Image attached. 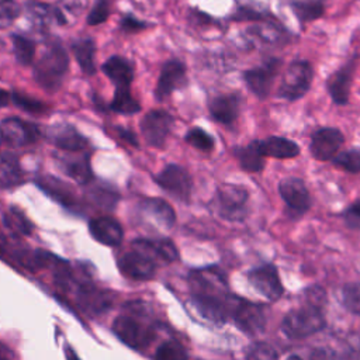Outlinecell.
Masks as SVG:
<instances>
[{
    "label": "cell",
    "mask_w": 360,
    "mask_h": 360,
    "mask_svg": "<svg viewBox=\"0 0 360 360\" xmlns=\"http://www.w3.org/2000/svg\"><path fill=\"white\" fill-rule=\"evenodd\" d=\"M69 69V58L59 42L49 44L35 63L34 77L46 90H56Z\"/></svg>",
    "instance_id": "cell-1"
},
{
    "label": "cell",
    "mask_w": 360,
    "mask_h": 360,
    "mask_svg": "<svg viewBox=\"0 0 360 360\" xmlns=\"http://www.w3.org/2000/svg\"><path fill=\"white\" fill-rule=\"evenodd\" d=\"M314 80V68L309 60L295 59L288 63L281 84L277 90V97L287 101L302 98L311 89Z\"/></svg>",
    "instance_id": "cell-2"
},
{
    "label": "cell",
    "mask_w": 360,
    "mask_h": 360,
    "mask_svg": "<svg viewBox=\"0 0 360 360\" xmlns=\"http://www.w3.org/2000/svg\"><path fill=\"white\" fill-rule=\"evenodd\" d=\"M249 191L240 184H219L214 195L217 214L226 221H242L248 215Z\"/></svg>",
    "instance_id": "cell-3"
},
{
    "label": "cell",
    "mask_w": 360,
    "mask_h": 360,
    "mask_svg": "<svg viewBox=\"0 0 360 360\" xmlns=\"http://www.w3.org/2000/svg\"><path fill=\"white\" fill-rule=\"evenodd\" d=\"M325 326V318L319 308L307 305L290 311L281 321V330L290 339H302L319 332Z\"/></svg>",
    "instance_id": "cell-4"
},
{
    "label": "cell",
    "mask_w": 360,
    "mask_h": 360,
    "mask_svg": "<svg viewBox=\"0 0 360 360\" xmlns=\"http://www.w3.org/2000/svg\"><path fill=\"white\" fill-rule=\"evenodd\" d=\"M156 184L167 194L181 202H190L193 193V179L186 167L177 163H167L153 176Z\"/></svg>",
    "instance_id": "cell-5"
},
{
    "label": "cell",
    "mask_w": 360,
    "mask_h": 360,
    "mask_svg": "<svg viewBox=\"0 0 360 360\" xmlns=\"http://www.w3.org/2000/svg\"><path fill=\"white\" fill-rule=\"evenodd\" d=\"M190 285L193 295L215 300H226L231 295L228 294L226 277L217 267L195 269L190 274Z\"/></svg>",
    "instance_id": "cell-6"
},
{
    "label": "cell",
    "mask_w": 360,
    "mask_h": 360,
    "mask_svg": "<svg viewBox=\"0 0 360 360\" xmlns=\"http://www.w3.org/2000/svg\"><path fill=\"white\" fill-rule=\"evenodd\" d=\"M280 68H281V59L267 58L266 60H263L262 65L246 69L242 73V79L250 93H253L257 98L264 100L271 93V89L276 77L278 76Z\"/></svg>",
    "instance_id": "cell-7"
},
{
    "label": "cell",
    "mask_w": 360,
    "mask_h": 360,
    "mask_svg": "<svg viewBox=\"0 0 360 360\" xmlns=\"http://www.w3.org/2000/svg\"><path fill=\"white\" fill-rule=\"evenodd\" d=\"M174 118L165 110H150L139 122L141 134L145 142L156 149H162L172 132Z\"/></svg>",
    "instance_id": "cell-8"
},
{
    "label": "cell",
    "mask_w": 360,
    "mask_h": 360,
    "mask_svg": "<svg viewBox=\"0 0 360 360\" xmlns=\"http://www.w3.org/2000/svg\"><path fill=\"white\" fill-rule=\"evenodd\" d=\"M345 145V135L336 127L316 128L309 138V153L319 162H330Z\"/></svg>",
    "instance_id": "cell-9"
},
{
    "label": "cell",
    "mask_w": 360,
    "mask_h": 360,
    "mask_svg": "<svg viewBox=\"0 0 360 360\" xmlns=\"http://www.w3.org/2000/svg\"><path fill=\"white\" fill-rule=\"evenodd\" d=\"M278 194L291 217L298 218L311 208V194L305 181L297 176H287L278 183Z\"/></svg>",
    "instance_id": "cell-10"
},
{
    "label": "cell",
    "mask_w": 360,
    "mask_h": 360,
    "mask_svg": "<svg viewBox=\"0 0 360 360\" xmlns=\"http://www.w3.org/2000/svg\"><path fill=\"white\" fill-rule=\"evenodd\" d=\"M112 332L132 349H143L153 339V330L132 315H120L114 319Z\"/></svg>",
    "instance_id": "cell-11"
},
{
    "label": "cell",
    "mask_w": 360,
    "mask_h": 360,
    "mask_svg": "<svg viewBox=\"0 0 360 360\" xmlns=\"http://www.w3.org/2000/svg\"><path fill=\"white\" fill-rule=\"evenodd\" d=\"M187 86V69L180 59H169L163 63L156 87L155 98L158 101L166 100L173 91Z\"/></svg>",
    "instance_id": "cell-12"
},
{
    "label": "cell",
    "mask_w": 360,
    "mask_h": 360,
    "mask_svg": "<svg viewBox=\"0 0 360 360\" xmlns=\"http://www.w3.org/2000/svg\"><path fill=\"white\" fill-rule=\"evenodd\" d=\"M356 65L357 58L354 56L343 65H340L326 79V90L336 105H346L349 103Z\"/></svg>",
    "instance_id": "cell-13"
},
{
    "label": "cell",
    "mask_w": 360,
    "mask_h": 360,
    "mask_svg": "<svg viewBox=\"0 0 360 360\" xmlns=\"http://www.w3.org/2000/svg\"><path fill=\"white\" fill-rule=\"evenodd\" d=\"M207 108L215 122L231 127L240 115L242 98L238 93L217 94L207 101Z\"/></svg>",
    "instance_id": "cell-14"
},
{
    "label": "cell",
    "mask_w": 360,
    "mask_h": 360,
    "mask_svg": "<svg viewBox=\"0 0 360 360\" xmlns=\"http://www.w3.org/2000/svg\"><path fill=\"white\" fill-rule=\"evenodd\" d=\"M0 132L3 141L13 148L34 143L39 136V131L34 124L22 121L17 117H8L3 120L0 124Z\"/></svg>",
    "instance_id": "cell-15"
},
{
    "label": "cell",
    "mask_w": 360,
    "mask_h": 360,
    "mask_svg": "<svg viewBox=\"0 0 360 360\" xmlns=\"http://www.w3.org/2000/svg\"><path fill=\"white\" fill-rule=\"evenodd\" d=\"M249 283L264 298L274 301L283 294V285L277 269L271 264H264L249 271Z\"/></svg>",
    "instance_id": "cell-16"
},
{
    "label": "cell",
    "mask_w": 360,
    "mask_h": 360,
    "mask_svg": "<svg viewBox=\"0 0 360 360\" xmlns=\"http://www.w3.org/2000/svg\"><path fill=\"white\" fill-rule=\"evenodd\" d=\"M118 269L125 277L143 281L155 276L156 263L141 252L131 250L118 259Z\"/></svg>",
    "instance_id": "cell-17"
},
{
    "label": "cell",
    "mask_w": 360,
    "mask_h": 360,
    "mask_svg": "<svg viewBox=\"0 0 360 360\" xmlns=\"http://www.w3.org/2000/svg\"><path fill=\"white\" fill-rule=\"evenodd\" d=\"M232 316L236 325L246 333H257L266 323L264 312L260 305L238 298L232 308Z\"/></svg>",
    "instance_id": "cell-18"
},
{
    "label": "cell",
    "mask_w": 360,
    "mask_h": 360,
    "mask_svg": "<svg viewBox=\"0 0 360 360\" xmlns=\"http://www.w3.org/2000/svg\"><path fill=\"white\" fill-rule=\"evenodd\" d=\"M132 248L136 252L148 256L150 260L158 263H170L179 257V252L170 239H135Z\"/></svg>",
    "instance_id": "cell-19"
},
{
    "label": "cell",
    "mask_w": 360,
    "mask_h": 360,
    "mask_svg": "<svg viewBox=\"0 0 360 360\" xmlns=\"http://www.w3.org/2000/svg\"><path fill=\"white\" fill-rule=\"evenodd\" d=\"M256 145L264 158H274L280 160L292 159L301 152V148L292 139L277 135L267 136L264 139H256Z\"/></svg>",
    "instance_id": "cell-20"
},
{
    "label": "cell",
    "mask_w": 360,
    "mask_h": 360,
    "mask_svg": "<svg viewBox=\"0 0 360 360\" xmlns=\"http://www.w3.org/2000/svg\"><path fill=\"white\" fill-rule=\"evenodd\" d=\"M89 232L93 239L107 246H118L124 238L122 226L111 217H98L91 219L89 222Z\"/></svg>",
    "instance_id": "cell-21"
},
{
    "label": "cell",
    "mask_w": 360,
    "mask_h": 360,
    "mask_svg": "<svg viewBox=\"0 0 360 360\" xmlns=\"http://www.w3.org/2000/svg\"><path fill=\"white\" fill-rule=\"evenodd\" d=\"M103 72L115 84L117 89H131L134 80V66L122 56H111L103 65Z\"/></svg>",
    "instance_id": "cell-22"
},
{
    "label": "cell",
    "mask_w": 360,
    "mask_h": 360,
    "mask_svg": "<svg viewBox=\"0 0 360 360\" xmlns=\"http://www.w3.org/2000/svg\"><path fill=\"white\" fill-rule=\"evenodd\" d=\"M139 208L146 217L152 218L158 225L166 229H170L176 222L174 210L163 198H158V197L143 198L139 202Z\"/></svg>",
    "instance_id": "cell-23"
},
{
    "label": "cell",
    "mask_w": 360,
    "mask_h": 360,
    "mask_svg": "<svg viewBox=\"0 0 360 360\" xmlns=\"http://www.w3.org/2000/svg\"><path fill=\"white\" fill-rule=\"evenodd\" d=\"M239 167L248 173H260L266 166V158L259 152L256 139L248 145H235L231 149Z\"/></svg>",
    "instance_id": "cell-24"
},
{
    "label": "cell",
    "mask_w": 360,
    "mask_h": 360,
    "mask_svg": "<svg viewBox=\"0 0 360 360\" xmlns=\"http://www.w3.org/2000/svg\"><path fill=\"white\" fill-rule=\"evenodd\" d=\"M52 142L65 152H79L87 146V139L72 125H58L52 131Z\"/></svg>",
    "instance_id": "cell-25"
},
{
    "label": "cell",
    "mask_w": 360,
    "mask_h": 360,
    "mask_svg": "<svg viewBox=\"0 0 360 360\" xmlns=\"http://www.w3.org/2000/svg\"><path fill=\"white\" fill-rule=\"evenodd\" d=\"M77 301L84 309L94 312V314L104 312L111 305L110 294H107L93 285H89V284L79 285Z\"/></svg>",
    "instance_id": "cell-26"
},
{
    "label": "cell",
    "mask_w": 360,
    "mask_h": 360,
    "mask_svg": "<svg viewBox=\"0 0 360 360\" xmlns=\"http://www.w3.org/2000/svg\"><path fill=\"white\" fill-rule=\"evenodd\" d=\"M62 170L80 184H87L91 180V167L89 162V155L66 156L60 159Z\"/></svg>",
    "instance_id": "cell-27"
},
{
    "label": "cell",
    "mask_w": 360,
    "mask_h": 360,
    "mask_svg": "<svg viewBox=\"0 0 360 360\" xmlns=\"http://www.w3.org/2000/svg\"><path fill=\"white\" fill-rule=\"evenodd\" d=\"M22 181L18 159L8 152L0 153V188L15 187Z\"/></svg>",
    "instance_id": "cell-28"
},
{
    "label": "cell",
    "mask_w": 360,
    "mask_h": 360,
    "mask_svg": "<svg viewBox=\"0 0 360 360\" xmlns=\"http://www.w3.org/2000/svg\"><path fill=\"white\" fill-rule=\"evenodd\" d=\"M37 183L46 194H49L52 198H55L60 204L66 207H72L75 204V194L72 188L63 181H60L59 179L44 176V177H39Z\"/></svg>",
    "instance_id": "cell-29"
},
{
    "label": "cell",
    "mask_w": 360,
    "mask_h": 360,
    "mask_svg": "<svg viewBox=\"0 0 360 360\" xmlns=\"http://www.w3.org/2000/svg\"><path fill=\"white\" fill-rule=\"evenodd\" d=\"M290 8L297 17V20L305 25L321 18L325 14V1L323 0H292Z\"/></svg>",
    "instance_id": "cell-30"
},
{
    "label": "cell",
    "mask_w": 360,
    "mask_h": 360,
    "mask_svg": "<svg viewBox=\"0 0 360 360\" xmlns=\"http://www.w3.org/2000/svg\"><path fill=\"white\" fill-rule=\"evenodd\" d=\"M73 53L76 56L79 66L86 75H93L96 72V63H94L96 46L91 38L77 39L73 44Z\"/></svg>",
    "instance_id": "cell-31"
},
{
    "label": "cell",
    "mask_w": 360,
    "mask_h": 360,
    "mask_svg": "<svg viewBox=\"0 0 360 360\" xmlns=\"http://www.w3.org/2000/svg\"><path fill=\"white\" fill-rule=\"evenodd\" d=\"M110 107L112 111L125 115L136 114L141 111V104L131 94V89H117Z\"/></svg>",
    "instance_id": "cell-32"
},
{
    "label": "cell",
    "mask_w": 360,
    "mask_h": 360,
    "mask_svg": "<svg viewBox=\"0 0 360 360\" xmlns=\"http://www.w3.org/2000/svg\"><path fill=\"white\" fill-rule=\"evenodd\" d=\"M4 225L15 235L20 236H27L32 232V224L31 221L25 217V214L15 208V207H10L6 214H4Z\"/></svg>",
    "instance_id": "cell-33"
},
{
    "label": "cell",
    "mask_w": 360,
    "mask_h": 360,
    "mask_svg": "<svg viewBox=\"0 0 360 360\" xmlns=\"http://www.w3.org/2000/svg\"><path fill=\"white\" fill-rule=\"evenodd\" d=\"M330 162L350 174H357L360 173V148L340 150Z\"/></svg>",
    "instance_id": "cell-34"
},
{
    "label": "cell",
    "mask_w": 360,
    "mask_h": 360,
    "mask_svg": "<svg viewBox=\"0 0 360 360\" xmlns=\"http://www.w3.org/2000/svg\"><path fill=\"white\" fill-rule=\"evenodd\" d=\"M184 142L201 152H211L215 148V139L201 127L190 128L184 135Z\"/></svg>",
    "instance_id": "cell-35"
},
{
    "label": "cell",
    "mask_w": 360,
    "mask_h": 360,
    "mask_svg": "<svg viewBox=\"0 0 360 360\" xmlns=\"http://www.w3.org/2000/svg\"><path fill=\"white\" fill-rule=\"evenodd\" d=\"M30 15L42 24H49V22H56V24H63L65 18L63 14L58 10L51 7L49 4H42V3H32L28 7Z\"/></svg>",
    "instance_id": "cell-36"
},
{
    "label": "cell",
    "mask_w": 360,
    "mask_h": 360,
    "mask_svg": "<svg viewBox=\"0 0 360 360\" xmlns=\"http://www.w3.org/2000/svg\"><path fill=\"white\" fill-rule=\"evenodd\" d=\"M13 39V49H14V55L17 58V60L21 65H30L34 59V53H35V44L22 35L14 34L11 37Z\"/></svg>",
    "instance_id": "cell-37"
},
{
    "label": "cell",
    "mask_w": 360,
    "mask_h": 360,
    "mask_svg": "<svg viewBox=\"0 0 360 360\" xmlns=\"http://www.w3.org/2000/svg\"><path fill=\"white\" fill-rule=\"evenodd\" d=\"M155 360H187V352L179 342L167 340L156 349Z\"/></svg>",
    "instance_id": "cell-38"
},
{
    "label": "cell",
    "mask_w": 360,
    "mask_h": 360,
    "mask_svg": "<svg viewBox=\"0 0 360 360\" xmlns=\"http://www.w3.org/2000/svg\"><path fill=\"white\" fill-rule=\"evenodd\" d=\"M345 307L354 315L360 316V283L346 284L342 292Z\"/></svg>",
    "instance_id": "cell-39"
},
{
    "label": "cell",
    "mask_w": 360,
    "mask_h": 360,
    "mask_svg": "<svg viewBox=\"0 0 360 360\" xmlns=\"http://www.w3.org/2000/svg\"><path fill=\"white\" fill-rule=\"evenodd\" d=\"M21 8L15 0H0V28H7L20 15Z\"/></svg>",
    "instance_id": "cell-40"
},
{
    "label": "cell",
    "mask_w": 360,
    "mask_h": 360,
    "mask_svg": "<svg viewBox=\"0 0 360 360\" xmlns=\"http://www.w3.org/2000/svg\"><path fill=\"white\" fill-rule=\"evenodd\" d=\"M278 354L276 349L264 342H257L252 345L248 350L246 360H277Z\"/></svg>",
    "instance_id": "cell-41"
},
{
    "label": "cell",
    "mask_w": 360,
    "mask_h": 360,
    "mask_svg": "<svg viewBox=\"0 0 360 360\" xmlns=\"http://www.w3.org/2000/svg\"><path fill=\"white\" fill-rule=\"evenodd\" d=\"M13 101L15 105H18L20 108L32 112V114H39L46 111V105L35 98L28 97L27 94H21V93H13Z\"/></svg>",
    "instance_id": "cell-42"
},
{
    "label": "cell",
    "mask_w": 360,
    "mask_h": 360,
    "mask_svg": "<svg viewBox=\"0 0 360 360\" xmlns=\"http://www.w3.org/2000/svg\"><path fill=\"white\" fill-rule=\"evenodd\" d=\"M110 6H111V0H97L96 4L93 6L91 11L89 13L87 24L98 25V24L104 22L110 15Z\"/></svg>",
    "instance_id": "cell-43"
},
{
    "label": "cell",
    "mask_w": 360,
    "mask_h": 360,
    "mask_svg": "<svg viewBox=\"0 0 360 360\" xmlns=\"http://www.w3.org/2000/svg\"><path fill=\"white\" fill-rule=\"evenodd\" d=\"M232 21H267L266 13H260L248 6H239L231 15Z\"/></svg>",
    "instance_id": "cell-44"
},
{
    "label": "cell",
    "mask_w": 360,
    "mask_h": 360,
    "mask_svg": "<svg viewBox=\"0 0 360 360\" xmlns=\"http://www.w3.org/2000/svg\"><path fill=\"white\" fill-rule=\"evenodd\" d=\"M343 218L350 228H360V200L354 201L346 208Z\"/></svg>",
    "instance_id": "cell-45"
},
{
    "label": "cell",
    "mask_w": 360,
    "mask_h": 360,
    "mask_svg": "<svg viewBox=\"0 0 360 360\" xmlns=\"http://www.w3.org/2000/svg\"><path fill=\"white\" fill-rule=\"evenodd\" d=\"M121 30L125 31V32H139L142 30H146L148 24L145 21H141L138 20L136 17L134 15H125L122 20H121V24H120Z\"/></svg>",
    "instance_id": "cell-46"
},
{
    "label": "cell",
    "mask_w": 360,
    "mask_h": 360,
    "mask_svg": "<svg viewBox=\"0 0 360 360\" xmlns=\"http://www.w3.org/2000/svg\"><path fill=\"white\" fill-rule=\"evenodd\" d=\"M305 295H307V300H308V305L321 309V305H323V302H325V291H323V288H321V287H311V288L307 290Z\"/></svg>",
    "instance_id": "cell-47"
},
{
    "label": "cell",
    "mask_w": 360,
    "mask_h": 360,
    "mask_svg": "<svg viewBox=\"0 0 360 360\" xmlns=\"http://www.w3.org/2000/svg\"><path fill=\"white\" fill-rule=\"evenodd\" d=\"M309 360H343L336 352L330 349H314L309 354Z\"/></svg>",
    "instance_id": "cell-48"
},
{
    "label": "cell",
    "mask_w": 360,
    "mask_h": 360,
    "mask_svg": "<svg viewBox=\"0 0 360 360\" xmlns=\"http://www.w3.org/2000/svg\"><path fill=\"white\" fill-rule=\"evenodd\" d=\"M118 134H120V136H121L124 141H127L128 143H131V145H134V146H138V145H139L138 141H136V135H135L132 131L125 129V128H118Z\"/></svg>",
    "instance_id": "cell-49"
},
{
    "label": "cell",
    "mask_w": 360,
    "mask_h": 360,
    "mask_svg": "<svg viewBox=\"0 0 360 360\" xmlns=\"http://www.w3.org/2000/svg\"><path fill=\"white\" fill-rule=\"evenodd\" d=\"M65 356H66V360H80V357L77 356V353L73 350L70 345H65Z\"/></svg>",
    "instance_id": "cell-50"
},
{
    "label": "cell",
    "mask_w": 360,
    "mask_h": 360,
    "mask_svg": "<svg viewBox=\"0 0 360 360\" xmlns=\"http://www.w3.org/2000/svg\"><path fill=\"white\" fill-rule=\"evenodd\" d=\"M8 101H10V93L3 90V89H0V107L7 105Z\"/></svg>",
    "instance_id": "cell-51"
},
{
    "label": "cell",
    "mask_w": 360,
    "mask_h": 360,
    "mask_svg": "<svg viewBox=\"0 0 360 360\" xmlns=\"http://www.w3.org/2000/svg\"><path fill=\"white\" fill-rule=\"evenodd\" d=\"M3 249H4V238H3V235H1V232H0V253H1Z\"/></svg>",
    "instance_id": "cell-52"
},
{
    "label": "cell",
    "mask_w": 360,
    "mask_h": 360,
    "mask_svg": "<svg viewBox=\"0 0 360 360\" xmlns=\"http://www.w3.org/2000/svg\"><path fill=\"white\" fill-rule=\"evenodd\" d=\"M287 360H302L300 356H297V354H292V356H290Z\"/></svg>",
    "instance_id": "cell-53"
},
{
    "label": "cell",
    "mask_w": 360,
    "mask_h": 360,
    "mask_svg": "<svg viewBox=\"0 0 360 360\" xmlns=\"http://www.w3.org/2000/svg\"><path fill=\"white\" fill-rule=\"evenodd\" d=\"M1 142H3V138H1V132H0V145H1Z\"/></svg>",
    "instance_id": "cell-54"
},
{
    "label": "cell",
    "mask_w": 360,
    "mask_h": 360,
    "mask_svg": "<svg viewBox=\"0 0 360 360\" xmlns=\"http://www.w3.org/2000/svg\"><path fill=\"white\" fill-rule=\"evenodd\" d=\"M4 44H3V41H1V38H0V46H3Z\"/></svg>",
    "instance_id": "cell-55"
},
{
    "label": "cell",
    "mask_w": 360,
    "mask_h": 360,
    "mask_svg": "<svg viewBox=\"0 0 360 360\" xmlns=\"http://www.w3.org/2000/svg\"><path fill=\"white\" fill-rule=\"evenodd\" d=\"M357 1H360V0H357Z\"/></svg>",
    "instance_id": "cell-56"
}]
</instances>
